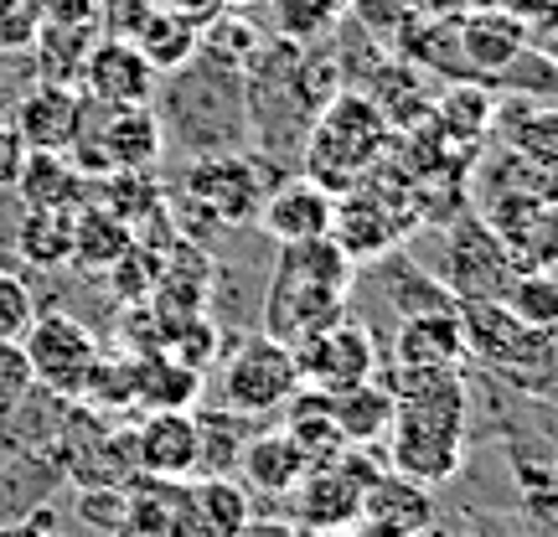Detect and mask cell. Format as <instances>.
<instances>
[{
	"label": "cell",
	"instance_id": "cell-1",
	"mask_svg": "<svg viewBox=\"0 0 558 537\" xmlns=\"http://www.w3.org/2000/svg\"><path fill=\"white\" fill-rule=\"evenodd\" d=\"M388 388L399 403L388 429V471L418 486L450 480L465 455V414H471L460 367H399Z\"/></svg>",
	"mask_w": 558,
	"mask_h": 537
},
{
	"label": "cell",
	"instance_id": "cell-2",
	"mask_svg": "<svg viewBox=\"0 0 558 537\" xmlns=\"http://www.w3.org/2000/svg\"><path fill=\"white\" fill-rule=\"evenodd\" d=\"M347 290H352V259L337 248V239L290 243V248H279L275 279H269L264 331L295 346L311 331L341 320Z\"/></svg>",
	"mask_w": 558,
	"mask_h": 537
},
{
	"label": "cell",
	"instance_id": "cell-3",
	"mask_svg": "<svg viewBox=\"0 0 558 537\" xmlns=\"http://www.w3.org/2000/svg\"><path fill=\"white\" fill-rule=\"evenodd\" d=\"M388 139V120L373 99L357 94H337V99L320 109L316 130H311V150H305V176L331 186V192H352L357 171L373 166V156Z\"/></svg>",
	"mask_w": 558,
	"mask_h": 537
},
{
	"label": "cell",
	"instance_id": "cell-4",
	"mask_svg": "<svg viewBox=\"0 0 558 537\" xmlns=\"http://www.w3.org/2000/svg\"><path fill=\"white\" fill-rule=\"evenodd\" d=\"M383 476L378 460H367L362 444H347L331 460L311 465L300 486L290 491V507H295V527L305 533H352L362 517V497L367 486Z\"/></svg>",
	"mask_w": 558,
	"mask_h": 537
},
{
	"label": "cell",
	"instance_id": "cell-5",
	"mask_svg": "<svg viewBox=\"0 0 558 537\" xmlns=\"http://www.w3.org/2000/svg\"><path fill=\"white\" fill-rule=\"evenodd\" d=\"M300 393V367L295 346L279 337H248L239 341L228 362H222V408L239 418L279 414L284 403Z\"/></svg>",
	"mask_w": 558,
	"mask_h": 537
},
{
	"label": "cell",
	"instance_id": "cell-6",
	"mask_svg": "<svg viewBox=\"0 0 558 537\" xmlns=\"http://www.w3.org/2000/svg\"><path fill=\"white\" fill-rule=\"evenodd\" d=\"M21 352L32 362L37 388L58 393V399H83V388H88V378H94V367L104 357L94 331L83 320L62 316V310H47V316L32 320L26 337H21Z\"/></svg>",
	"mask_w": 558,
	"mask_h": 537
},
{
	"label": "cell",
	"instance_id": "cell-7",
	"mask_svg": "<svg viewBox=\"0 0 558 537\" xmlns=\"http://www.w3.org/2000/svg\"><path fill=\"white\" fill-rule=\"evenodd\" d=\"M160 150H166V130L150 114V103H140V109H104L99 130H88L83 120V135L73 139L68 156L83 160L78 171H140L145 176L160 160Z\"/></svg>",
	"mask_w": 558,
	"mask_h": 537
},
{
	"label": "cell",
	"instance_id": "cell-8",
	"mask_svg": "<svg viewBox=\"0 0 558 537\" xmlns=\"http://www.w3.org/2000/svg\"><path fill=\"white\" fill-rule=\"evenodd\" d=\"M295 367H300V388L341 393V388H357V382L378 373V346L367 337V326L331 320V326L311 331L305 341H295Z\"/></svg>",
	"mask_w": 558,
	"mask_h": 537
},
{
	"label": "cell",
	"instance_id": "cell-9",
	"mask_svg": "<svg viewBox=\"0 0 558 537\" xmlns=\"http://www.w3.org/2000/svg\"><path fill=\"white\" fill-rule=\"evenodd\" d=\"M156 68L135 47V37H99L83 58L78 94L88 109H140L156 99Z\"/></svg>",
	"mask_w": 558,
	"mask_h": 537
},
{
	"label": "cell",
	"instance_id": "cell-10",
	"mask_svg": "<svg viewBox=\"0 0 558 537\" xmlns=\"http://www.w3.org/2000/svg\"><path fill=\"white\" fill-rule=\"evenodd\" d=\"M135 471L150 480H192L202 471V429L192 408H156L130 429Z\"/></svg>",
	"mask_w": 558,
	"mask_h": 537
},
{
	"label": "cell",
	"instance_id": "cell-11",
	"mask_svg": "<svg viewBox=\"0 0 558 537\" xmlns=\"http://www.w3.org/2000/svg\"><path fill=\"white\" fill-rule=\"evenodd\" d=\"M254 222H259L279 248L331 239V222H337V192H331V186H320V181H311V176L284 181V186H275V192H264Z\"/></svg>",
	"mask_w": 558,
	"mask_h": 537
},
{
	"label": "cell",
	"instance_id": "cell-12",
	"mask_svg": "<svg viewBox=\"0 0 558 537\" xmlns=\"http://www.w3.org/2000/svg\"><path fill=\"white\" fill-rule=\"evenodd\" d=\"M83 120H88V99L68 83H37L11 109V124L26 139V150H58V156L73 150V139L83 135Z\"/></svg>",
	"mask_w": 558,
	"mask_h": 537
},
{
	"label": "cell",
	"instance_id": "cell-13",
	"mask_svg": "<svg viewBox=\"0 0 558 537\" xmlns=\"http://www.w3.org/2000/svg\"><path fill=\"white\" fill-rule=\"evenodd\" d=\"M456 41L460 68L492 78V73H507L527 52V21L512 5H476V11L456 16Z\"/></svg>",
	"mask_w": 558,
	"mask_h": 537
},
{
	"label": "cell",
	"instance_id": "cell-14",
	"mask_svg": "<svg viewBox=\"0 0 558 537\" xmlns=\"http://www.w3.org/2000/svg\"><path fill=\"white\" fill-rule=\"evenodd\" d=\"M186 186H192V197L222 222H254V212H259V202H264L259 171H254L248 160H233V156L197 160Z\"/></svg>",
	"mask_w": 558,
	"mask_h": 537
},
{
	"label": "cell",
	"instance_id": "cell-15",
	"mask_svg": "<svg viewBox=\"0 0 558 537\" xmlns=\"http://www.w3.org/2000/svg\"><path fill=\"white\" fill-rule=\"evenodd\" d=\"M471 352L465 341V320H456L450 310H418L399 326L393 337V357L399 367H460Z\"/></svg>",
	"mask_w": 558,
	"mask_h": 537
},
{
	"label": "cell",
	"instance_id": "cell-16",
	"mask_svg": "<svg viewBox=\"0 0 558 537\" xmlns=\"http://www.w3.org/2000/svg\"><path fill=\"white\" fill-rule=\"evenodd\" d=\"M239 471L248 491H259V497H290L300 486V476L311 471V460H305V450L284 429H269V435L243 439Z\"/></svg>",
	"mask_w": 558,
	"mask_h": 537
},
{
	"label": "cell",
	"instance_id": "cell-17",
	"mask_svg": "<svg viewBox=\"0 0 558 537\" xmlns=\"http://www.w3.org/2000/svg\"><path fill=\"white\" fill-rule=\"evenodd\" d=\"M357 522H373V527H388V533H403V537H418L429 522H435V501H429V486L399 476V471H383L367 497H362V517Z\"/></svg>",
	"mask_w": 558,
	"mask_h": 537
},
{
	"label": "cell",
	"instance_id": "cell-18",
	"mask_svg": "<svg viewBox=\"0 0 558 537\" xmlns=\"http://www.w3.org/2000/svg\"><path fill=\"white\" fill-rule=\"evenodd\" d=\"M465 341H471L476 352H486L492 362H501V367H518V362H533V357H554L548 337H543V331L518 326V320L507 316L497 300H492V305H476V300H471V316H465Z\"/></svg>",
	"mask_w": 558,
	"mask_h": 537
},
{
	"label": "cell",
	"instance_id": "cell-19",
	"mask_svg": "<svg viewBox=\"0 0 558 537\" xmlns=\"http://www.w3.org/2000/svg\"><path fill=\"white\" fill-rule=\"evenodd\" d=\"M326 403H331V418H337L347 444H378V439H388L393 414H399L393 388L378 378L357 382V388H341V393H326Z\"/></svg>",
	"mask_w": 558,
	"mask_h": 537
},
{
	"label": "cell",
	"instance_id": "cell-20",
	"mask_svg": "<svg viewBox=\"0 0 558 537\" xmlns=\"http://www.w3.org/2000/svg\"><path fill=\"white\" fill-rule=\"evenodd\" d=\"M248 512V486L233 476H202L197 486H186V533L192 537H233Z\"/></svg>",
	"mask_w": 558,
	"mask_h": 537
},
{
	"label": "cell",
	"instance_id": "cell-21",
	"mask_svg": "<svg viewBox=\"0 0 558 537\" xmlns=\"http://www.w3.org/2000/svg\"><path fill=\"white\" fill-rule=\"evenodd\" d=\"M16 192L32 212H73L83 197V171L58 150H26Z\"/></svg>",
	"mask_w": 558,
	"mask_h": 537
},
{
	"label": "cell",
	"instance_id": "cell-22",
	"mask_svg": "<svg viewBox=\"0 0 558 537\" xmlns=\"http://www.w3.org/2000/svg\"><path fill=\"white\" fill-rule=\"evenodd\" d=\"M135 47L150 58V68L156 73H177V68H186V62L202 52V26L192 16H181V11H171V5H156V11H145V16L135 21Z\"/></svg>",
	"mask_w": 558,
	"mask_h": 537
},
{
	"label": "cell",
	"instance_id": "cell-23",
	"mask_svg": "<svg viewBox=\"0 0 558 537\" xmlns=\"http://www.w3.org/2000/svg\"><path fill=\"white\" fill-rule=\"evenodd\" d=\"M284 435L305 450L311 465H320V460H331L337 450H347L337 418H331V403H326V393H316V388H300L295 399L284 403Z\"/></svg>",
	"mask_w": 558,
	"mask_h": 537
},
{
	"label": "cell",
	"instance_id": "cell-24",
	"mask_svg": "<svg viewBox=\"0 0 558 537\" xmlns=\"http://www.w3.org/2000/svg\"><path fill=\"white\" fill-rule=\"evenodd\" d=\"M94 41H99V26H41L37 41H32L37 83H68V88H78L83 58H88Z\"/></svg>",
	"mask_w": 558,
	"mask_h": 537
},
{
	"label": "cell",
	"instance_id": "cell-25",
	"mask_svg": "<svg viewBox=\"0 0 558 537\" xmlns=\"http://www.w3.org/2000/svg\"><path fill=\"white\" fill-rule=\"evenodd\" d=\"M497 305L507 316L527 326V331H554L558 326V279L543 274V269H527V274H512L507 279V290L497 295Z\"/></svg>",
	"mask_w": 558,
	"mask_h": 537
},
{
	"label": "cell",
	"instance_id": "cell-26",
	"mask_svg": "<svg viewBox=\"0 0 558 537\" xmlns=\"http://www.w3.org/2000/svg\"><path fill=\"white\" fill-rule=\"evenodd\" d=\"M140 367V403H145V414H156V408H192L202 393V373L197 367H186L177 357H150V362H135Z\"/></svg>",
	"mask_w": 558,
	"mask_h": 537
},
{
	"label": "cell",
	"instance_id": "cell-27",
	"mask_svg": "<svg viewBox=\"0 0 558 537\" xmlns=\"http://www.w3.org/2000/svg\"><path fill=\"white\" fill-rule=\"evenodd\" d=\"M124 254H130V228H124V218H114L109 207L73 218V259L78 264L109 269V264H120Z\"/></svg>",
	"mask_w": 558,
	"mask_h": 537
},
{
	"label": "cell",
	"instance_id": "cell-28",
	"mask_svg": "<svg viewBox=\"0 0 558 537\" xmlns=\"http://www.w3.org/2000/svg\"><path fill=\"white\" fill-rule=\"evenodd\" d=\"M16 248H21V259L41 264V269L68 264L73 259V212H32L26 207V218L16 228Z\"/></svg>",
	"mask_w": 558,
	"mask_h": 537
},
{
	"label": "cell",
	"instance_id": "cell-29",
	"mask_svg": "<svg viewBox=\"0 0 558 537\" xmlns=\"http://www.w3.org/2000/svg\"><path fill=\"white\" fill-rule=\"evenodd\" d=\"M275 5V26L290 41H316L320 32H331L337 16L352 0H269Z\"/></svg>",
	"mask_w": 558,
	"mask_h": 537
},
{
	"label": "cell",
	"instance_id": "cell-30",
	"mask_svg": "<svg viewBox=\"0 0 558 537\" xmlns=\"http://www.w3.org/2000/svg\"><path fill=\"white\" fill-rule=\"evenodd\" d=\"M197 429H202V471L207 476H228V465H239V414H197Z\"/></svg>",
	"mask_w": 558,
	"mask_h": 537
},
{
	"label": "cell",
	"instance_id": "cell-31",
	"mask_svg": "<svg viewBox=\"0 0 558 537\" xmlns=\"http://www.w3.org/2000/svg\"><path fill=\"white\" fill-rule=\"evenodd\" d=\"M32 393H37V378H32V362L21 352V341H0V424H11Z\"/></svg>",
	"mask_w": 558,
	"mask_h": 537
},
{
	"label": "cell",
	"instance_id": "cell-32",
	"mask_svg": "<svg viewBox=\"0 0 558 537\" xmlns=\"http://www.w3.org/2000/svg\"><path fill=\"white\" fill-rule=\"evenodd\" d=\"M202 52L218 62V68H233V62L259 52V32H254L248 21H213V26L202 32Z\"/></svg>",
	"mask_w": 558,
	"mask_h": 537
},
{
	"label": "cell",
	"instance_id": "cell-33",
	"mask_svg": "<svg viewBox=\"0 0 558 537\" xmlns=\"http://www.w3.org/2000/svg\"><path fill=\"white\" fill-rule=\"evenodd\" d=\"M32 320H37L32 284L21 274H11V269H0V341H21Z\"/></svg>",
	"mask_w": 558,
	"mask_h": 537
},
{
	"label": "cell",
	"instance_id": "cell-34",
	"mask_svg": "<svg viewBox=\"0 0 558 537\" xmlns=\"http://www.w3.org/2000/svg\"><path fill=\"white\" fill-rule=\"evenodd\" d=\"M41 32L37 0H0V52H32Z\"/></svg>",
	"mask_w": 558,
	"mask_h": 537
},
{
	"label": "cell",
	"instance_id": "cell-35",
	"mask_svg": "<svg viewBox=\"0 0 558 537\" xmlns=\"http://www.w3.org/2000/svg\"><path fill=\"white\" fill-rule=\"evenodd\" d=\"M213 346H218V326L213 320H186L181 331H171L166 337V357L186 362V367H207V357H213Z\"/></svg>",
	"mask_w": 558,
	"mask_h": 537
},
{
	"label": "cell",
	"instance_id": "cell-36",
	"mask_svg": "<svg viewBox=\"0 0 558 537\" xmlns=\"http://www.w3.org/2000/svg\"><path fill=\"white\" fill-rule=\"evenodd\" d=\"M41 26H99L104 0H37Z\"/></svg>",
	"mask_w": 558,
	"mask_h": 537
},
{
	"label": "cell",
	"instance_id": "cell-37",
	"mask_svg": "<svg viewBox=\"0 0 558 537\" xmlns=\"http://www.w3.org/2000/svg\"><path fill=\"white\" fill-rule=\"evenodd\" d=\"M21 166H26V139L16 135V124L11 120H0V192L16 186Z\"/></svg>",
	"mask_w": 558,
	"mask_h": 537
},
{
	"label": "cell",
	"instance_id": "cell-38",
	"mask_svg": "<svg viewBox=\"0 0 558 537\" xmlns=\"http://www.w3.org/2000/svg\"><path fill=\"white\" fill-rule=\"evenodd\" d=\"M533 243H538L533 254H538L543 264H558V207H548V212L538 218V233H533Z\"/></svg>",
	"mask_w": 558,
	"mask_h": 537
},
{
	"label": "cell",
	"instance_id": "cell-39",
	"mask_svg": "<svg viewBox=\"0 0 558 537\" xmlns=\"http://www.w3.org/2000/svg\"><path fill=\"white\" fill-rule=\"evenodd\" d=\"M233 537H300L295 522H269V517H248Z\"/></svg>",
	"mask_w": 558,
	"mask_h": 537
},
{
	"label": "cell",
	"instance_id": "cell-40",
	"mask_svg": "<svg viewBox=\"0 0 558 537\" xmlns=\"http://www.w3.org/2000/svg\"><path fill=\"white\" fill-rule=\"evenodd\" d=\"M476 5H497V0H418V11H429V16H465Z\"/></svg>",
	"mask_w": 558,
	"mask_h": 537
},
{
	"label": "cell",
	"instance_id": "cell-41",
	"mask_svg": "<svg viewBox=\"0 0 558 537\" xmlns=\"http://www.w3.org/2000/svg\"><path fill=\"white\" fill-rule=\"evenodd\" d=\"M352 537H403V533H388V527H373V522H357Z\"/></svg>",
	"mask_w": 558,
	"mask_h": 537
},
{
	"label": "cell",
	"instance_id": "cell-42",
	"mask_svg": "<svg viewBox=\"0 0 558 537\" xmlns=\"http://www.w3.org/2000/svg\"><path fill=\"white\" fill-rule=\"evenodd\" d=\"M300 537H352V533H305V527H300Z\"/></svg>",
	"mask_w": 558,
	"mask_h": 537
},
{
	"label": "cell",
	"instance_id": "cell-43",
	"mask_svg": "<svg viewBox=\"0 0 558 537\" xmlns=\"http://www.w3.org/2000/svg\"><path fill=\"white\" fill-rule=\"evenodd\" d=\"M548 346H554V362H558V326H554V331H548Z\"/></svg>",
	"mask_w": 558,
	"mask_h": 537
},
{
	"label": "cell",
	"instance_id": "cell-44",
	"mask_svg": "<svg viewBox=\"0 0 558 537\" xmlns=\"http://www.w3.org/2000/svg\"><path fill=\"white\" fill-rule=\"evenodd\" d=\"M554 58H558V32H554Z\"/></svg>",
	"mask_w": 558,
	"mask_h": 537
},
{
	"label": "cell",
	"instance_id": "cell-45",
	"mask_svg": "<svg viewBox=\"0 0 558 537\" xmlns=\"http://www.w3.org/2000/svg\"><path fill=\"white\" fill-rule=\"evenodd\" d=\"M548 5H558V0H548Z\"/></svg>",
	"mask_w": 558,
	"mask_h": 537
}]
</instances>
